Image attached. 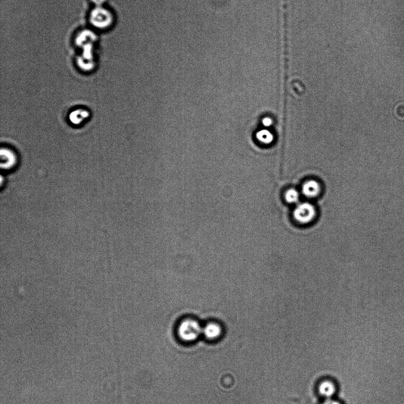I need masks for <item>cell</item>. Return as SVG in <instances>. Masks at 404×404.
Wrapping results in <instances>:
<instances>
[{
	"label": "cell",
	"instance_id": "10",
	"mask_svg": "<svg viewBox=\"0 0 404 404\" xmlns=\"http://www.w3.org/2000/svg\"><path fill=\"white\" fill-rule=\"evenodd\" d=\"M256 138L260 142L263 144L269 145L274 140V136L272 133L268 129L259 130L256 133Z\"/></svg>",
	"mask_w": 404,
	"mask_h": 404
},
{
	"label": "cell",
	"instance_id": "4",
	"mask_svg": "<svg viewBox=\"0 0 404 404\" xmlns=\"http://www.w3.org/2000/svg\"><path fill=\"white\" fill-rule=\"evenodd\" d=\"M283 7V49H290V14L289 0H282Z\"/></svg>",
	"mask_w": 404,
	"mask_h": 404
},
{
	"label": "cell",
	"instance_id": "15",
	"mask_svg": "<svg viewBox=\"0 0 404 404\" xmlns=\"http://www.w3.org/2000/svg\"><path fill=\"white\" fill-rule=\"evenodd\" d=\"M323 404H340L339 403L337 402H335L334 400H332L331 399H327L324 402Z\"/></svg>",
	"mask_w": 404,
	"mask_h": 404
},
{
	"label": "cell",
	"instance_id": "8",
	"mask_svg": "<svg viewBox=\"0 0 404 404\" xmlns=\"http://www.w3.org/2000/svg\"><path fill=\"white\" fill-rule=\"evenodd\" d=\"M320 192V186L315 180H309L303 186L302 192L307 198H315L319 194Z\"/></svg>",
	"mask_w": 404,
	"mask_h": 404
},
{
	"label": "cell",
	"instance_id": "12",
	"mask_svg": "<svg viewBox=\"0 0 404 404\" xmlns=\"http://www.w3.org/2000/svg\"><path fill=\"white\" fill-rule=\"evenodd\" d=\"M396 113L400 119H404V103H400L397 105Z\"/></svg>",
	"mask_w": 404,
	"mask_h": 404
},
{
	"label": "cell",
	"instance_id": "14",
	"mask_svg": "<svg viewBox=\"0 0 404 404\" xmlns=\"http://www.w3.org/2000/svg\"><path fill=\"white\" fill-rule=\"evenodd\" d=\"M91 1L95 5V7H99V6H103L107 0H91Z\"/></svg>",
	"mask_w": 404,
	"mask_h": 404
},
{
	"label": "cell",
	"instance_id": "9",
	"mask_svg": "<svg viewBox=\"0 0 404 404\" xmlns=\"http://www.w3.org/2000/svg\"><path fill=\"white\" fill-rule=\"evenodd\" d=\"M335 388L333 384L330 381H324L320 385L319 392L322 396L330 399L333 396Z\"/></svg>",
	"mask_w": 404,
	"mask_h": 404
},
{
	"label": "cell",
	"instance_id": "11",
	"mask_svg": "<svg viewBox=\"0 0 404 404\" xmlns=\"http://www.w3.org/2000/svg\"><path fill=\"white\" fill-rule=\"evenodd\" d=\"M285 200L289 203H296L299 201L300 195L296 190L289 189L285 195Z\"/></svg>",
	"mask_w": 404,
	"mask_h": 404
},
{
	"label": "cell",
	"instance_id": "5",
	"mask_svg": "<svg viewBox=\"0 0 404 404\" xmlns=\"http://www.w3.org/2000/svg\"><path fill=\"white\" fill-rule=\"evenodd\" d=\"M1 167L4 170H11L17 163V157L15 152L8 148H2L1 153Z\"/></svg>",
	"mask_w": 404,
	"mask_h": 404
},
{
	"label": "cell",
	"instance_id": "13",
	"mask_svg": "<svg viewBox=\"0 0 404 404\" xmlns=\"http://www.w3.org/2000/svg\"><path fill=\"white\" fill-rule=\"evenodd\" d=\"M273 121L270 117L264 118L262 120L263 125L266 127H269L272 125Z\"/></svg>",
	"mask_w": 404,
	"mask_h": 404
},
{
	"label": "cell",
	"instance_id": "1",
	"mask_svg": "<svg viewBox=\"0 0 404 404\" xmlns=\"http://www.w3.org/2000/svg\"><path fill=\"white\" fill-rule=\"evenodd\" d=\"M177 334L180 340L185 343H192L203 335V327L197 320L187 318L179 323Z\"/></svg>",
	"mask_w": 404,
	"mask_h": 404
},
{
	"label": "cell",
	"instance_id": "3",
	"mask_svg": "<svg viewBox=\"0 0 404 404\" xmlns=\"http://www.w3.org/2000/svg\"><path fill=\"white\" fill-rule=\"evenodd\" d=\"M316 215V210L312 204L304 202L297 205L294 211V217L298 222L307 224L312 221Z\"/></svg>",
	"mask_w": 404,
	"mask_h": 404
},
{
	"label": "cell",
	"instance_id": "6",
	"mask_svg": "<svg viewBox=\"0 0 404 404\" xmlns=\"http://www.w3.org/2000/svg\"><path fill=\"white\" fill-rule=\"evenodd\" d=\"M222 334V328L216 322H209L203 327V335L207 340L214 341Z\"/></svg>",
	"mask_w": 404,
	"mask_h": 404
},
{
	"label": "cell",
	"instance_id": "7",
	"mask_svg": "<svg viewBox=\"0 0 404 404\" xmlns=\"http://www.w3.org/2000/svg\"><path fill=\"white\" fill-rule=\"evenodd\" d=\"M89 116L90 114L88 110L79 108L71 111L69 115V120L73 125H80L85 120L88 119Z\"/></svg>",
	"mask_w": 404,
	"mask_h": 404
},
{
	"label": "cell",
	"instance_id": "2",
	"mask_svg": "<svg viewBox=\"0 0 404 404\" xmlns=\"http://www.w3.org/2000/svg\"><path fill=\"white\" fill-rule=\"evenodd\" d=\"M90 23L96 29L104 30L108 29L114 23L113 13L104 6L95 7L89 15Z\"/></svg>",
	"mask_w": 404,
	"mask_h": 404
}]
</instances>
